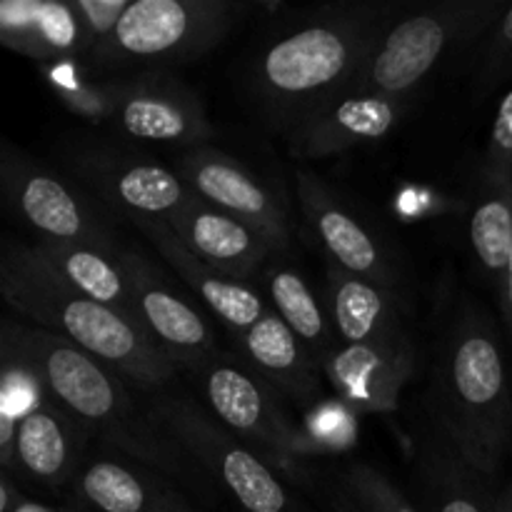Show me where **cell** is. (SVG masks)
Masks as SVG:
<instances>
[{
  "label": "cell",
  "mask_w": 512,
  "mask_h": 512,
  "mask_svg": "<svg viewBox=\"0 0 512 512\" xmlns=\"http://www.w3.org/2000/svg\"><path fill=\"white\" fill-rule=\"evenodd\" d=\"M130 3L133 0H73L75 13H78L80 25H83L88 60L118 30L120 20L128 13Z\"/></svg>",
  "instance_id": "4dcf8cb0"
},
{
  "label": "cell",
  "mask_w": 512,
  "mask_h": 512,
  "mask_svg": "<svg viewBox=\"0 0 512 512\" xmlns=\"http://www.w3.org/2000/svg\"><path fill=\"white\" fill-rule=\"evenodd\" d=\"M0 43L40 65L88 63V45L73 0H3Z\"/></svg>",
  "instance_id": "7402d4cb"
},
{
  "label": "cell",
  "mask_w": 512,
  "mask_h": 512,
  "mask_svg": "<svg viewBox=\"0 0 512 512\" xmlns=\"http://www.w3.org/2000/svg\"><path fill=\"white\" fill-rule=\"evenodd\" d=\"M512 80V5L483 35L475 60V93L483 98Z\"/></svg>",
  "instance_id": "f546056e"
},
{
  "label": "cell",
  "mask_w": 512,
  "mask_h": 512,
  "mask_svg": "<svg viewBox=\"0 0 512 512\" xmlns=\"http://www.w3.org/2000/svg\"><path fill=\"white\" fill-rule=\"evenodd\" d=\"M415 483L425 512H495V480L470 465L443 433L430 435L418 450Z\"/></svg>",
  "instance_id": "cb8c5ba5"
},
{
  "label": "cell",
  "mask_w": 512,
  "mask_h": 512,
  "mask_svg": "<svg viewBox=\"0 0 512 512\" xmlns=\"http://www.w3.org/2000/svg\"><path fill=\"white\" fill-rule=\"evenodd\" d=\"M68 490L78 512H203L178 483L113 450L85 460Z\"/></svg>",
  "instance_id": "e0dca14e"
},
{
  "label": "cell",
  "mask_w": 512,
  "mask_h": 512,
  "mask_svg": "<svg viewBox=\"0 0 512 512\" xmlns=\"http://www.w3.org/2000/svg\"><path fill=\"white\" fill-rule=\"evenodd\" d=\"M398 10L330 3L278 25L248 65V88L265 118L288 133L315 105L353 85Z\"/></svg>",
  "instance_id": "6da1fadb"
},
{
  "label": "cell",
  "mask_w": 512,
  "mask_h": 512,
  "mask_svg": "<svg viewBox=\"0 0 512 512\" xmlns=\"http://www.w3.org/2000/svg\"><path fill=\"white\" fill-rule=\"evenodd\" d=\"M93 435L50 398L20 418L18 470L48 490L70 488Z\"/></svg>",
  "instance_id": "44dd1931"
},
{
  "label": "cell",
  "mask_w": 512,
  "mask_h": 512,
  "mask_svg": "<svg viewBox=\"0 0 512 512\" xmlns=\"http://www.w3.org/2000/svg\"><path fill=\"white\" fill-rule=\"evenodd\" d=\"M110 125L125 138L185 150L208 145L215 135L203 98L173 70H143L123 78Z\"/></svg>",
  "instance_id": "5bb4252c"
},
{
  "label": "cell",
  "mask_w": 512,
  "mask_h": 512,
  "mask_svg": "<svg viewBox=\"0 0 512 512\" xmlns=\"http://www.w3.org/2000/svg\"><path fill=\"white\" fill-rule=\"evenodd\" d=\"M145 410L160 433L210 475L243 512H310L258 450L188 395L160 393Z\"/></svg>",
  "instance_id": "8992f818"
},
{
  "label": "cell",
  "mask_w": 512,
  "mask_h": 512,
  "mask_svg": "<svg viewBox=\"0 0 512 512\" xmlns=\"http://www.w3.org/2000/svg\"><path fill=\"white\" fill-rule=\"evenodd\" d=\"M193 378L203 390L208 413L218 423L258 450L290 483H305L303 458L310 453L308 440L293 428L278 393L243 358L220 350Z\"/></svg>",
  "instance_id": "9c48e42d"
},
{
  "label": "cell",
  "mask_w": 512,
  "mask_h": 512,
  "mask_svg": "<svg viewBox=\"0 0 512 512\" xmlns=\"http://www.w3.org/2000/svg\"><path fill=\"white\" fill-rule=\"evenodd\" d=\"M483 170L512 178V85L505 90L495 110Z\"/></svg>",
  "instance_id": "1f68e13d"
},
{
  "label": "cell",
  "mask_w": 512,
  "mask_h": 512,
  "mask_svg": "<svg viewBox=\"0 0 512 512\" xmlns=\"http://www.w3.org/2000/svg\"><path fill=\"white\" fill-rule=\"evenodd\" d=\"M418 105V95H385L345 88L315 105L288 130L295 160H320L388 138Z\"/></svg>",
  "instance_id": "4fadbf2b"
},
{
  "label": "cell",
  "mask_w": 512,
  "mask_h": 512,
  "mask_svg": "<svg viewBox=\"0 0 512 512\" xmlns=\"http://www.w3.org/2000/svg\"><path fill=\"white\" fill-rule=\"evenodd\" d=\"M505 8L508 5L503 0L400 5L353 88L385 95H418L443 60L483 40Z\"/></svg>",
  "instance_id": "5b68a950"
},
{
  "label": "cell",
  "mask_w": 512,
  "mask_h": 512,
  "mask_svg": "<svg viewBox=\"0 0 512 512\" xmlns=\"http://www.w3.org/2000/svg\"><path fill=\"white\" fill-rule=\"evenodd\" d=\"M165 223L195 258L245 283L258 280L270 260L278 255L258 230L200 198L178 210Z\"/></svg>",
  "instance_id": "d6986e66"
},
{
  "label": "cell",
  "mask_w": 512,
  "mask_h": 512,
  "mask_svg": "<svg viewBox=\"0 0 512 512\" xmlns=\"http://www.w3.org/2000/svg\"><path fill=\"white\" fill-rule=\"evenodd\" d=\"M10 512H60V510H55V508H50V505L35 503V500H28V498H25L23 503L15 505V508L10 510Z\"/></svg>",
  "instance_id": "d590c367"
},
{
  "label": "cell",
  "mask_w": 512,
  "mask_h": 512,
  "mask_svg": "<svg viewBox=\"0 0 512 512\" xmlns=\"http://www.w3.org/2000/svg\"><path fill=\"white\" fill-rule=\"evenodd\" d=\"M245 8L235 0H133L118 30L88 63L98 73L188 63L218 48Z\"/></svg>",
  "instance_id": "52a82bcc"
},
{
  "label": "cell",
  "mask_w": 512,
  "mask_h": 512,
  "mask_svg": "<svg viewBox=\"0 0 512 512\" xmlns=\"http://www.w3.org/2000/svg\"><path fill=\"white\" fill-rule=\"evenodd\" d=\"M495 512H512V485H505L503 490H498Z\"/></svg>",
  "instance_id": "e575fe53"
},
{
  "label": "cell",
  "mask_w": 512,
  "mask_h": 512,
  "mask_svg": "<svg viewBox=\"0 0 512 512\" xmlns=\"http://www.w3.org/2000/svg\"><path fill=\"white\" fill-rule=\"evenodd\" d=\"M295 193L305 228L328 258V265L385 288H403V260L368 220L350 208L343 195L310 170H298Z\"/></svg>",
  "instance_id": "8fae6325"
},
{
  "label": "cell",
  "mask_w": 512,
  "mask_h": 512,
  "mask_svg": "<svg viewBox=\"0 0 512 512\" xmlns=\"http://www.w3.org/2000/svg\"><path fill=\"white\" fill-rule=\"evenodd\" d=\"M175 170L195 198L258 230L278 255L288 253L293 245V220L288 208L243 160L208 143L183 150Z\"/></svg>",
  "instance_id": "7c38bea8"
},
{
  "label": "cell",
  "mask_w": 512,
  "mask_h": 512,
  "mask_svg": "<svg viewBox=\"0 0 512 512\" xmlns=\"http://www.w3.org/2000/svg\"><path fill=\"white\" fill-rule=\"evenodd\" d=\"M125 270L133 290L135 313L145 333L175 363L195 375L220 353L213 328L200 308L170 285L163 270L138 250L125 248Z\"/></svg>",
  "instance_id": "9a60e30c"
},
{
  "label": "cell",
  "mask_w": 512,
  "mask_h": 512,
  "mask_svg": "<svg viewBox=\"0 0 512 512\" xmlns=\"http://www.w3.org/2000/svg\"><path fill=\"white\" fill-rule=\"evenodd\" d=\"M430 410L438 433L498 480L512 448V388L498 328L478 305H458L438 333Z\"/></svg>",
  "instance_id": "3957f363"
},
{
  "label": "cell",
  "mask_w": 512,
  "mask_h": 512,
  "mask_svg": "<svg viewBox=\"0 0 512 512\" xmlns=\"http://www.w3.org/2000/svg\"><path fill=\"white\" fill-rule=\"evenodd\" d=\"M470 248L495 285L503 280L512 253V178L480 170L470 213Z\"/></svg>",
  "instance_id": "4316f807"
},
{
  "label": "cell",
  "mask_w": 512,
  "mask_h": 512,
  "mask_svg": "<svg viewBox=\"0 0 512 512\" xmlns=\"http://www.w3.org/2000/svg\"><path fill=\"white\" fill-rule=\"evenodd\" d=\"M258 283L263 285L270 308L298 335V340L310 350L315 363L323 368L330 355L343 343L335 335L328 308L313 293L305 275L290 263H285L283 255H275L258 278Z\"/></svg>",
  "instance_id": "484cf974"
},
{
  "label": "cell",
  "mask_w": 512,
  "mask_h": 512,
  "mask_svg": "<svg viewBox=\"0 0 512 512\" xmlns=\"http://www.w3.org/2000/svg\"><path fill=\"white\" fill-rule=\"evenodd\" d=\"M323 303L343 345L378 343L408 333L405 298L398 288L355 278L335 265H328Z\"/></svg>",
  "instance_id": "603a6c76"
},
{
  "label": "cell",
  "mask_w": 512,
  "mask_h": 512,
  "mask_svg": "<svg viewBox=\"0 0 512 512\" xmlns=\"http://www.w3.org/2000/svg\"><path fill=\"white\" fill-rule=\"evenodd\" d=\"M18 428L20 418L0 408V465L3 475H20L18 470Z\"/></svg>",
  "instance_id": "d6a6232c"
},
{
  "label": "cell",
  "mask_w": 512,
  "mask_h": 512,
  "mask_svg": "<svg viewBox=\"0 0 512 512\" xmlns=\"http://www.w3.org/2000/svg\"><path fill=\"white\" fill-rule=\"evenodd\" d=\"M233 340L245 365L275 393L300 408H313L323 400V368L273 308Z\"/></svg>",
  "instance_id": "ffe728a7"
},
{
  "label": "cell",
  "mask_w": 512,
  "mask_h": 512,
  "mask_svg": "<svg viewBox=\"0 0 512 512\" xmlns=\"http://www.w3.org/2000/svg\"><path fill=\"white\" fill-rule=\"evenodd\" d=\"M75 180L113 215L133 225L170 220L195 193L178 170L120 143H85L70 153Z\"/></svg>",
  "instance_id": "30bf717a"
},
{
  "label": "cell",
  "mask_w": 512,
  "mask_h": 512,
  "mask_svg": "<svg viewBox=\"0 0 512 512\" xmlns=\"http://www.w3.org/2000/svg\"><path fill=\"white\" fill-rule=\"evenodd\" d=\"M0 340L33 365L45 395L98 438L105 450L138 460L193 493H208L203 470L160 433L148 410L135 405L128 380L113 368L35 325L8 320Z\"/></svg>",
  "instance_id": "7a4b0ae2"
},
{
  "label": "cell",
  "mask_w": 512,
  "mask_h": 512,
  "mask_svg": "<svg viewBox=\"0 0 512 512\" xmlns=\"http://www.w3.org/2000/svg\"><path fill=\"white\" fill-rule=\"evenodd\" d=\"M420 355L410 333L363 345H340L323 375L353 413H390L418 375Z\"/></svg>",
  "instance_id": "2e32d148"
},
{
  "label": "cell",
  "mask_w": 512,
  "mask_h": 512,
  "mask_svg": "<svg viewBox=\"0 0 512 512\" xmlns=\"http://www.w3.org/2000/svg\"><path fill=\"white\" fill-rule=\"evenodd\" d=\"M0 185L8 208L48 243H80L120 250L115 218L78 183L68 180L25 150L5 143Z\"/></svg>",
  "instance_id": "ba28073f"
},
{
  "label": "cell",
  "mask_w": 512,
  "mask_h": 512,
  "mask_svg": "<svg viewBox=\"0 0 512 512\" xmlns=\"http://www.w3.org/2000/svg\"><path fill=\"white\" fill-rule=\"evenodd\" d=\"M135 228L153 243L160 258L178 273L180 283H185L193 290L200 305L228 330L230 338L253 328L270 310L265 295L258 293L253 283H245V280L233 278V275H225L223 270L195 258L175 238V233L168 228L165 220H150V223H140Z\"/></svg>",
  "instance_id": "ac0fdd59"
},
{
  "label": "cell",
  "mask_w": 512,
  "mask_h": 512,
  "mask_svg": "<svg viewBox=\"0 0 512 512\" xmlns=\"http://www.w3.org/2000/svg\"><path fill=\"white\" fill-rule=\"evenodd\" d=\"M0 293L20 318L78 345L138 388L160 390L180 373L138 320L70 288L35 255L33 245L5 243Z\"/></svg>",
  "instance_id": "277c9868"
},
{
  "label": "cell",
  "mask_w": 512,
  "mask_h": 512,
  "mask_svg": "<svg viewBox=\"0 0 512 512\" xmlns=\"http://www.w3.org/2000/svg\"><path fill=\"white\" fill-rule=\"evenodd\" d=\"M330 512H423L385 473L368 463H353L328 485Z\"/></svg>",
  "instance_id": "f1b7e54d"
},
{
  "label": "cell",
  "mask_w": 512,
  "mask_h": 512,
  "mask_svg": "<svg viewBox=\"0 0 512 512\" xmlns=\"http://www.w3.org/2000/svg\"><path fill=\"white\" fill-rule=\"evenodd\" d=\"M498 295H500V308H503V318L508 323V330L512 335V253L508 260V268H505L503 280L498 285Z\"/></svg>",
  "instance_id": "836d02e7"
},
{
  "label": "cell",
  "mask_w": 512,
  "mask_h": 512,
  "mask_svg": "<svg viewBox=\"0 0 512 512\" xmlns=\"http://www.w3.org/2000/svg\"><path fill=\"white\" fill-rule=\"evenodd\" d=\"M45 85L53 90L58 103L75 118L90 125H103L113 120L118 108L123 78L98 73L85 60H63V63L40 65Z\"/></svg>",
  "instance_id": "83f0119b"
},
{
  "label": "cell",
  "mask_w": 512,
  "mask_h": 512,
  "mask_svg": "<svg viewBox=\"0 0 512 512\" xmlns=\"http://www.w3.org/2000/svg\"><path fill=\"white\" fill-rule=\"evenodd\" d=\"M33 250L63 283L78 290L80 295L98 300V303L138 320L130 278L123 260L125 245L120 250H108L98 248V245L35 240Z\"/></svg>",
  "instance_id": "d4e9b609"
}]
</instances>
